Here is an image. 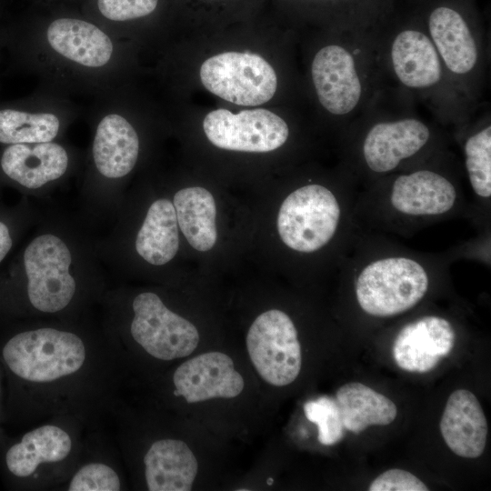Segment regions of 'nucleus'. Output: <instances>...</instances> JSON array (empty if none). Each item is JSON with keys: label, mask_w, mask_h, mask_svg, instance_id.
<instances>
[{"label": "nucleus", "mask_w": 491, "mask_h": 491, "mask_svg": "<svg viewBox=\"0 0 491 491\" xmlns=\"http://www.w3.org/2000/svg\"><path fill=\"white\" fill-rule=\"evenodd\" d=\"M68 166V155L59 144H15L3 153L4 173L27 188H38L61 177Z\"/></svg>", "instance_id": "412c9836"}, {"label": "nucleus", "mask_w": 491, "mask_h": 491, "mask_svg": "<svg viewBox=\"0 0 491 491\" xmlns=\"http://www.w3.org/2000/svg\"><path fill=\"white\" fill-rule=\"evenodd\" d=\"M306 417L317 426L318 441L324 446H332L345 436L340 410L335 398L323 396L309 400L304 405Z\"/></svg>", "instance_id": "cd10ccee"}, {"label": "nucleus", "mask_w": 491, "mask_h": 491, "mask_svg": "<svg viewBox=\"0 0 491 491\" xmlns=\"http://www.w3.org/2000/svg\"><path fill=\"white\" fill-rule=\"evenodd\" d=\"M203 85L212 94L239 105H258L275 95L274 68L256 54L225 52L206 59L200 68Z\"/></svg>", "instance_id": "f8f14e48"}, {"label": "nucleus", "mask_w": 491, "mask_h": 491, "mask_svg": "<svg viewBox=\"0 0 491 491\" xmlns=\"http://www.w3.org/2000/svg\"><path fill=\"white\" fill-rule=\"evenodd\" d=\"M4 378L5 373L0 363V447L5 443L8 436L5 434L2 424L5 422V400L4 397Z\"/></svg>", "instance_id": "7c9ffc66"}, {"label": "nucleus", "mask_w": 491, "mask_h": 491, "mask_svg": "<svg viewBox=\"0 0 491 491\" xmlns=\"http://www.w3.org/2000/svg\"><path fill=\"white\" fill-rule=\"evenodd\" d=\"M370 491H427L426 485L412 473L390 469L378 476L369 486Z\"/></svg>", "instance_id": "c756f323"}, {"label": "nucleus", "mask_w": 491, "mask_h": 491, "mask_svg": "<svg viewBox=\"0 0 491 491\" xmlns=\"http://www.w3.org/2000/svg\"><path fill=\"white\" fill-rule=\"evenodd\" d=\"M78 454L75 431L63 421H54L20 437L8 436L0 447V472L9 488H33L44 478L64 473Z\"/></svg>", "instance_id": "0eeeda50"}, {"label": "nucleus", "mask_w": 491, "mask_h": 491, "mask_svg": "<svg viewBox=\"0 0 491 491\" xmlns=\"http://www.w3.org/2000/svg\"><path fill=\"white\" fill-rule=\"evenodd\" d=\"M246 350L257 374L267 384L293 383L302 367L301 345L291 317L279 309L259 315L246 337Z\"/></svg>", "instance_id": "9d476101"}, {"label": "nucleus", "mask_w": 491, "mask_h": 491, "mask_svg": "<svg viewBox=\"0 0 491 491\" xmlns=\"http://www.w3.org/2000/svg\"><path fill=\"white\" fill-rule=\"evenodd\" d=\"M132 307L130 335L147 356L169 362L190 356L198 346L195 326L168 309L156 294L137 295Z\"/></svg>", "instance_id": "9b49d317"}, {"label": "nucleus", "mask_w": 491, "mask_h": 491, "mask_svg": "<svg viewBox=\"0 0 491 491\" xmlns=\"http://www.w3.org/2000/svg\"><path fill=\"white\" fill-rule=\"evenodd\" d=\"M76 333L55 327L25 329L0 337V363L7 383L5 422H27L52 397L71 400L105 381V354Z\"/></svg>", "instance_id": "f257e3e1"}, {"label": "nucleus", "mask_w": 491, "mask_h": 491, "mask_svg": "<svg viewBox=\"0 0 491 491\" xmlns=\"http://www.w3.org/2000/svg\"><path fill=\"white\" fill-rule=\"evenodd\" d=\"M12 246V240L7 226L0 222V262L5 258Z\"/></svg>", "instance_id": "2f4dec72"}, {"label": "nucleus", "mask_w": 491, "mask_h": 491, "mask_svg": "<svg viewBox=\"0 0 491 491\" xmlns=\"http://www.w3.org/2000/svg\"><path fill=\"white\" fill-rule=\"evenodd\" d=\"M424 26L455 92L472 94L483 65L482 39L473 20L458 5L442 1L431 6Z\"/></svg>", "instance_id": "6e6552de"}, {"label": "nucleus", "mask_w": 491, "mask_h": 491, "mask_svg": "<svg viewBox=\"0 0 491 491\" xmlns=\"http://www.w3.org/2000/svg\"><path fill=\"white\" fill-rule=\"evenodd\" d=\"M378 52L384 54L394 78L407 91L429 98L456 94L424 25L400 27Z\"/></svg>", "instance_id": "1a4fd4ad"}, {"label": "nucleus", "mask_w": 491, "mask_h": 491, "mask_svg": "<svg viewBox=\"0 0 491 491\" xmlns=\"http://www.w3.org/2000/svg\"><path fill=\"white\" fill-rule=\"evenodd\" d=\"M208 140L226 150L265 153L281 147L289 127L276 114L262 108L234 114L226 109L208 113L203 121Z\"/></svg>", "instance_id": "2eb2a0df"}, {"label": "nucleus", "mask_w": 491, "mask_h": 491, "mask_svg": "<svg viewBox=\"0 0 491 491\" xmlns=\"http://www.w3.org/2000/svg\"><path fill=\"white\" fill-rule=\"evenodd\" d=\"M42 37L55 58L76 69L97 72L115 63L114 39L87 16L55 15L45 24Z\"/></svg>", "instance_id": "4468645a"}, {"label": "nucleus", "mask_w": 491, "mask_h": 491, "mask_svg": "<svg viewBox=\"0 0 491 491\" xmlns=\"http://www.w3.org/2000/svg\"><path fill=\"white\" fill-rule=\"evenodd\" d=\"M61 128L55 112L0 110V142L5 144L43 143L54 140Z\"/></svg>", "instance_id": "a878e982"}, {"label": "nucleus", "mask_w": 491, "mask_h": 491, "mask_svg": "<svg viewBox=\"0 0 491 491\" xmlns=\"http://www.w3.org/2000/svg\"><path fill=\"white\" fill-rule=\"evenodd\" d=\"M30 305L43 313H57L72 301L76 284L70 275L71 254L57 236L35 238L24 254Z\"/></svg>", "instance_id": "ddd939ff"}, {"label": "nucleus", "mask_w": 491, "mask_h": 491, "mask_svg": "<svg viewBox=\"0 0 491 491\" xmlns=\"http://www.w3.org/2000/svg\"><path fill=\"white\" fill-rule=\"evenodd\" d=\"M160 0H87L85 16L105 26L115 27L151 16Z\"/></svg>", "instance_id": "bb28decb"}, {"label": "nucleus", "mask_w": 491, "mask_h": 491, "mask_svg": "<svg viewBox=\"0 0 491 491\" xmlns=\"http://www.w3.org/2000/svg\"><path fill=\"white\" fill-rule=\"evenodd\" d=\"M441 435L453 453L466 458L480 456L486 447L487 422L476 396L466 389L448 397L440 420Z\"/></svg>", "instance_id": "a211bd4d"}, {"label": "nucleus", "mask_w": 491, "mask_h": 491, "mask_svg": "<svg viewBox=\"0 0 491 491\" xmlns=\"http://www.w3.org/2000/svg\"><path fill=\"white\" fill-rule=\"evenodd\" d=\"M179 246L175 210L168 199H158L149 207L137 234L135 249L145 261L162 266L175 256Z\"/></svg>", "instance_id": "b1692460"}, {"label": "nucleus", "mask_w": 491, "mask_h": 491, "mask_svg": "<svg viewBox=\"0 0 491 491\" xmlns=\"http://www.w3.org/2000/svg\"><path fill=\"white\" fill-rule=\"evenodd\" d=\"M173 394L188 404L213 398H235L245 380L232 358L222 352H205L179 365L173 373Z\"/></svg>", "instance_id": "dca6fc26"}, {"label": "nucleus", "mask_w": 491, "mask_h": 491, "mask_svg": "<svg viewBox=\"0 0 491 491\" xmlns=\"http://www.w3.org/2000/svg\"><path fill=\"white\" fill-rule=\"evenodd\" d=\"M453 165L442 152L359 188L357 225L365 232L407 235L453 216L474 215Z\"/></svg>", "instance_id": "f03ea898"}, {"label": "nucleus", "mask_w": 491, "mask_h": 491, "mask_svg": "<svg viewBox=\"0 0 491 491\" xmlns=\"http://www.w3.org/2000/svg\"><path fill=\"white\" fill-rule=\"evenodd\" d=\"M173 205L188 243L198 251L210 250L217 238L216 207L212 194L204 187H186L175 195Z\"/></svg>", "instance_id": "5701e85b"}, {"label": "nucleus", "mask_w": 491, "mask_h": 491, "mask_svg": "<svg viewBox=\"0 0 491 491\" xmlns=\"http://www.w3.org/2000/svg\"><path fill=\"white\" fill-rule=\"evenodd\" d=\"M348 127L346 170L359 188L445 151L436 130L415 115L374 116Z\"/></svg>", "instance_id": "20e7f679"}, {"label": "nucleus", "mask_w": 491, "mask_h": 491, "mask_svg": "<svg viewBox=\"0 0 491 491\" xmlns=\"http://www.w3.org/2000/svg\"><path fill=\"white\" fill-rule=\"evenodd\" d=\"M358 185L339 192L316 183L302 185L282 202L276 220L282 242L296 253H317L338 239L354 244L361 234L355 216Z\"/></svg>", "instance_id": "39448f33"}, {"label": "nucleus", "mask_w": 491, "mask_h": 491, "mask_svg": "<svg viewBox=\"0 0 491 491\" xmlns=\"http://www.w3.org/2000/svg\"><path fill=\"white\" fill-rule=\"evenodd\" d=\"M464 167L472 192L476 212L486 215L491 200V125L486 121L475 127L463 142Z\"/></svg>", "instance_id": "393cba45"}, {"label": "nucleus", "mask_w": 491, "mask_h": 491, "mask_svg": "<svg viewBox=\"0 0 491 491\" xmlns=\"http://www.w3.org/2000/svg\"><path fill=\"white\" fill-rule=\"evenodd\" d=\"M378 62L374 41L351 32L346 41L321 47L311 63V78L323 108L348 124L371 98Z\"/></svg>", "instance_id": "423d86ee"}, {"label": "nucleus", "mask_w": 491, "mask_h": 491, "mask_svg": "<svg viewBox=\"0 0 491 491\" xmlns=\"http://www.w3.org/2000/svg\"><path fill=\"white\" fill-rule=\"evenodd\" d=\"M320 1H335V0H320ZM337 1H340V0H337Z\"/></svg>", "instance_id": "473e14b6"}, {"label": "nucleus", "mask_w": 491, "mask_h": 491, "mask_svg": "<svg viewBox=\"0 0 491 491\" xmlns=\"http://www.w3.org/2000/svg\"><path fill=\"white\" fill-rule=\"evenodd\" d=\"M92 153L95 167L104 176L126 175L134 168L139 153L135 127L122 114H105L97 124Z\"/></svg>", "instance_id": "aec40b11"}, {"label": "nucleus", "mask_w": 491, "mask_h": 491, "mask_svg": "<svg viewBox=\"0 0 491 491\" xmlns=\"http://www.w3.org/2000/svg\"><path fill=\"white\" fill-rule=\"evenodd\" d=\"M69 491H119L122 480L117 471L103 461H89L79 466L66 484Z\"/></svg>", "instance_id": "c85d7f7f"}, {"label": "nucleus", "mask_w": 491, "mask_h": 491, "mask_svg": "<svg viewBox=\"0 0 491 491\" xmlns=\"http://www.w3.org/2000/svg\"><path fill=\"white\" fill-rule=\"evenodd\" d=\"M144 477L149 491H190L198 462L189 446L176 438H160L143 456Z\"/></svg>", "instance_id": "6ab92c4d"}, {"label": "nucleus", "mask_w": 491, "mask_h": 491, "mask_svg": "<svg viewBox=\"0 0 491 491\" xmlns=\"http://www.w3.org/2000/svg\"><path fill=\"white\" fill-rule=\"evenodd\" d=\"M443 256L417 252L385 235L362 231L343 261L356 301L366 315L388 318L418 305L432 278L448 269Z\"/></svg>", "instance_id": "7ed1b4c3"}, {"label": "nucleus", "mask_w": 491, "mask_h": 491, "mask_svg": "<svg viewBox=\"0 0 491 491\" xmlns=\"http://www.w3.org/2000/svg\"><path fill=\"white\" fill-rule=\"evenodd\" d=\"M456 332L451 322L426 315L401 327L393 343V357L403 370L426 373L454 347Z\"/></svg>", "instance_id": "f3484780"}, {"label": "nucleus", "mask_w": 491, "mask_h": 491, "mask_svg": "<svg viewBox=\"0 0 491 491\" xmlns=\"http://www.w3.org/2000/svg\"><path fill=\"white\" fill-rule=\"evenodd\" d=\"M346 430L359 434L369 426H386L396 417L395 403L371 387L357 382L340 386L336 393Z\"/></svg>", "instance_id": "4be33fe9"}]
</instances>
